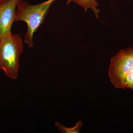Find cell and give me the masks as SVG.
<instances>
[{
  "mask_svg": "<svg viewBox=\"0 0 133 133\" xmlns=\"http://www.w3.org/2000/svg\"><path fill=\"white\" fill-rule=\"evenodd\" d=\"M57 0H48L36 5H31L22 1L17 6L16 21L25 22L27 30L25 34L24 43L31 48L34 45V33L44 23L50 8Z\"/></svg>",
  "mask_w": 133,
  "mask_h": 133,
  "instance_id": "obj_1",
  "label": "cell"
},
{
  "mask_svg": "<svg viewBox=\"0 0 133 133\" xmlns=\"http://www.w3.org/2000/svg\"><path fill=\"white\" fill-rule=\"evenodd\" d=\"M23 0H8L0 4V40L12 32V26L16 21L17 8Z\"/></svg>",
  "mask_w": 133,
  "mask_h": 133,
  "instance_id": "obj_4",
  "label": "cell"
},
{
  "mask_svg": "<svg viewBox=\"0 0 133 133\" xmlns=\"http://www.w3.org/2000/svg\"><path fill=\"white\" fill-rule=\"evenodd\" d=\"M71 2L79 5L85 11H87L89 9H91L94 12L97 18H98V14L100 11L97 8L99 5L97 0H67L66 4L69 5Z\"/></svg>",
  "mask_w": 133,
  "mask_h": 133,
  "instance_id": "obj_5",
  "label": "cell"
},
{
  "mask_svg": "<svg viewBox=\"0 0 133 133\" xmlns=\"http://www.w3.org/2000/svg\"><path fill=\"white\" fill-rule=\"evenodd\" d=\"M133 66V47L121 50L110 60L108 76L115 88L125 89L126 76Z\"/></svg>",
  "mask_w": 133,
  "mask_h": 133,
  "instance_id": "obj_3",
  "label": "cell"
},
{
  "mask_svg": "<svg viewBox=\"0 0 133 133\" xmlns=\"http://www.w3.org/2000/svg\"><path fill=\"white\" fill-rule=\"evenodd\" d=\"M23 39L19 34L8 33L0 40V70L12 79H16L20 69V57L24 49Z\"/></svg>",
  "mask_w": 133,
  "mask_h": 133,
  "instance_id": "obj_2",
  "label": "cell"
},
{
  "mask_svg": "<svg viewBox=\"0 0 133 133\" xmlns=\"http://www.w3.org/2000/svg\"><path fill=\"white\" fill-rule=\"evenodd\" d=\"M7 1H8V0H0V4L3 3Z\"/></svg>",
  "mask_w": 133,
  "mask_h": 133,
  "instance_id": "obj_8",
  "label": "cell"
},
{
  "mask_svg": "<svg viewBox=\"0 0 133 133\" xmlns=\"http://www.w3.org/2000/svg\"><path fill=\"white\" fill-rule=\"evenodd\" d=\"M55 125L63 133H79L80 132L81 128L83 127V122L81 120H78L76 125L71 128L65 127L63 125L58 122H55Z\"/></svg>",
  "mask_w": 133,
  "mask_h": 133,
  "instance_id": "obj_6",
  "label": "cell"
},
{
  "mask_svg": "<svg viewBox=\"0 0 133 133\" xmlns=\"http://www.w3.org/2000/svg\"><path fill=\"white\" fill-rule=\"evenodd\" d=\"M125 85L126 88H130L133 90V66L126 76Z\"/></svg>",
  "mask_w": 133,
  "mask_h": 133,
  "instance_id": "obj_7",
  "label": "cell"
}]
</instances>
